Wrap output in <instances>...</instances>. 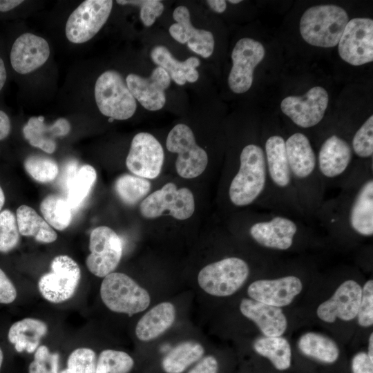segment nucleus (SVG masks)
I'll use <instances>...</instances> for the list:
<instances>
[{"label": "nucleus", "instance_id": "31", "mask_svg": "<svg viewBox=\"0 0 373 373\" xmlns=\"http://www.w3.org/2000/svg\"><path fill=\"white\" fill-rule=\"evenodd\" d=\"M300 351L307 356L326 363H333L338 358L336 343L327 336L315 332L302 335L298 341Z\"/></svg>", "mask_w": 373, "mask_h": 373}, {"label": "nucleus", "instance_id": "54", "mask_svg": "<svg viewBox=\"0 0 373 373\" xmlns=\"http://www.w3.org/2000/svg\"><path fill=\"white\" fill-rule=\"evenodd\" d=\"M3 358V352L0 348V369H1V365H2Z\"/></svg>", "mask_w": 373, "mask_h": 373}, {"label": "nucleus", "instance_id": "2", "mask_svg": "<svg viewBox=\"0 0 373 373\" xmlns=\"http://www.w3.org/2000/svg\"><path fill=\"white\" fill-rule=\"evenodd\" d=\"M239 167L229 186V198L236 207H247L256 202L267 185L265 152L257 144H249L242 150Z\"/></svg>", "mask_w": 373, "mask_h": 373}, {"label": "nucleus", "instance_id": "30", "mask_svg": "<svg viewBox=\"0 0 373 373\" xmlns=\"http://www.w3.org/2000/svg\"><path fill=\"white\" fill-rule=\"evenodd\" d=\"M16 218L21 235L33 237L41 243H51L57 240L55 230L32 207L21 205L17 209Z\"/></svg>", "mask_w": 373, "mask_h": 373}, {"label": "nucleus", "instance_id": "14", "mask_svg": "<svg viewBox=\"0 0 373 373\" xmlns=\"http://www.w3.org/2000/svg\"><path fill=\"white\" fill-rule=\"evenodd\" d=\"M262 44L251 38H242L236 44L232 53L233 65L228 77L230 89L235 93H243L251 86L254 70L265 57Z\"/></svg>", "mask_w": 373, "mask_h": 373}, {"label": "nucleus", "instance_id": "36", "mask_svg": "<svg viewBox=\"0 0 373 373\" xmlns=\"http://www.w3.org/2000/svg\"><path fill=\"white\" fill-rule=\"evenodd\" d=\"M151 182L145 178L124 174L115 182V190L120 200L128 205H134L150 191Z\"/></svg>", "mask_w": 373, "mask_h": 373}, {"label": "nucleus", "instance_id": "3", "mask_svg": "<svg viewBox=\"0 0 373 373\" xmlns=\"http://www.w3.org/2000/svg\"><path fill=\"white\" fill-rule=\"evenodd\" d=\"M346 11L333 5H318L309 8L300 21V32L308 44L318 47L336 46L349 21Z\"/></svg>", "mask_w": 373, "mask_h": 373}, {"label": "nucleus", "instance_id": "27", "mask_svg": "<svg viewBox=\"0 0 373 373\" xmlns=\"http://www.w3.org/2000/svg\"><path fill=\"white\" fill-rule=\"evenodd\" d=\"M153 61L164 69L177 84L182 86L186 82L193 83L198 79L199 73L196 68L200 66V60L191 57L183 61L176 59L164 46H155L151 52Z\"/></svg>", "mask_w": 373, "mask_h": 373}, {"label": "nucleus", "instance_id": "52", "mask_svg": "<svg viewBox=\"0 0 373 373\" xmlns=\"http://www.w3.org/2000/svg\"><path fill=\"white\" fill-rule=\"evenodd\" d=\"M370 359L373 360V334L371 333L369 337L368 353H367Z\"/></svg>", "mask_w": 373, "mask_h": 373}, {"label": "nucleus", "instance_id": "46", "mask_svg": "<svg viewBox=\"0 0 373 373\" xmlns=\"http://www.w3.org/2000/svg\"><path fill=\"white\" fill-rule=\"evenodd\" d=\"M352 373H373V360L365 352H358L352 361Z\"/></svg>", "mask_w": 373, "mask_h": 373}, {"label": "nucleus", "instance_id": "7", "mask_svg": "<svg viewBox=\"0 0 373 373\" xmlns=\"http://www.w3.org/2000/svg\"><path fill=\"white\" fill-rule=\"evenodd\" d=\"M249 274L248 264L237 257H229L203 267L198 274L200 287L209 294L227 296L237 291Z\"/></svg>", "mask_w": 373, "mask_h": 373}, {"label": "nucleus", "instance_id": "38", "mask_svg": "<svg viewBox=\"0 0 373 373\" xmlns=\"http://www.w3.org/2000/svg\"><path fill=\"white\" fill-rule=\"evenodd\" d=\"M26 172L36 181L47 183L53 181L58 175L57 162L48 157L30 155L24 162Z\"/></svg>", "mask_w": 373, "mask_h": 373}, {"label": "nucleus", "instance_id": "44", "mask_svg": "<svg viewBox=\"0 0 373 373\" xmlns=\"http://www.w3.org/2000/svg\"><path fill=\"white\" fill-rule=\"evenodd\" d=\"M358 323L364 327L373 324V281L367 280L362 288L361 298L357 313Z\"/></svg>", "mask_w": 373, "mask_h": 373}, {"label": "nucleus", "instance_id": "43", "mask_svg": "<svg viewBox=\"0 0 373 373\" xmlns=\"http://www.w3.org/2000/svg\"><path fill=\"white\" fill-rule=\"evenodd\" d=\"M117 3L140 7V19L146 27L152 26L164 10L163 3L158 0H117Z\"/></svg>", "mask_w": 373, "mask_h": 373}, {"label": "nucleus", "instance_id": "16", "mask_svg": "<svg viewBox=\"0 0 373 373\" xmlns=\"http://www.w3.org/2000/svg\"><path fill=\"white\" fill-rule=\"evenodd\" d=\"M329 97L321 86H314L303 96H288L283 99L280 108L297 126L310 128L323 118Z\"/></svg>", "mask_w": 373, "mask_h": 373}, {"label": "nucleus", "instance_id": "50", "mask_svg": "<svg viewBox=\"0 0 373 373\" xmlns=\"http://www.w3.org/2000/svg\"><path fill=\"white\" fill-rule=\"evenodd\" d=\"M23 1L20 0H0V11L7 12L23 3Z\"/></svg>", "mask_w": 373, "mask_h": 373}, {"label": "nucleus", "instance_id": "40", "mask_svg": "<svg viewBox=\"0 0 373 373\" xmlns=\"http://www.w3.org/2000/svg\"><path fill=\"white\" fill-rule=\"evenodd\" d=\"M96 363V354L93 350L79 347L71 352L67 367L59 373H95Z\"/></svg>", "mask_w": 373, "mask_h": 373}, {"label": "nucleus", "instance_id": "47", "mask_svg": "<svg viewBox=\"0 0 373 373\" xmlns=\"http://www.w3.org/2000/svg\"><path fill=\"white\" fill-rule=\"evenodd\" d=\"M218 363L213 356L200 358L187 373H218Z\"/></svg>", "mask_w": 373, "mask_h": 373}, {"label": "nucleus", "instance_id": "10", "mask_svg": "<svg viewBox=\"0 0 373 373\" xmlns=\"http://www.w3.org/2000/svg\"><path fill=\"white\" fill-rule=\"evenodd\" d=\"M195 210V201L192 192L188 188L178 189L173 182H168L141 202L140 211L146 218H155L166 211L177 220L190 218Z\"/></svg>", "mask_w": 373, "mask_h": 373}, {"label": "nucleus", "instance_id": "28", "mask_svg": "<svg viewBox=\"0 0 373 373\" xmlns=\"http://www.w3.org/2000/svg\"><path fill=\"white\" fill-rule=\"evenodd\" d=\"M175 318L173 305L169 302L161 303L141 318L136 325L135 334L142 341L154 339L167 330Z\"/></svg>", "mask_w": 373, "mask_h": 373}, {"label": "nucleus", "instance_id": "5", "mask_svg": "<svg viewBox=\"0 0 373 373\" xmlns=\"http://www.w3.org/2000/svg\"><path fill=\"white\" fill-rule=\"evenodd\" d=\"M100 296L110 310L129 316L145 310L151 301L146 289L128 275L119 272H112L104 278Z\"/></svg>", "mask_w": 373, "mask_h": 373}, {"label": "nucleus", "instance_id": "39", "mask_svg": "<svg viewBox=\"0 0 373 373\" xmlns=\"http://www.w3.org/2000/svg\"><path fill=\"white\" fill-rule=\"evenodd\" d=\"M20 240L17 218L8 209L0 212V252L7 253L15 249Z\"/></svg>", "mask_w": 373, "mask_h": 373}, {"label": "nucleus", "instance_id": "33", "mask_svg": "<svg viewBox=\"0 0 373 373\" xmlns=\"http://www.w3.org/2000/svg\"><path fill=\"white\" fill-rule=\"evenodd\" d=\"M254 350L268 358L278 370L288 369L291 363V350L287 340L281 336H265L254 343Z\"/></svg>", "mask_w": 373, "mask_h": 373}, {"label": "nucleus", "instance_id": "37", "mask_svg": "<svg viewBox=\"0 0 373 373\" xmlns=\"http://www.w3.org/2000/svg\"><path fill=\"white\" fill-rule=\"evenodd\" d=\"M134 365V361L122 351L105 350L96 363L95 373H128Z\"/></svg>", "mask_w": 373, "mask_h": 373}, {"label": "nucleus", "instance_id": "17", "mask_svg": "<svg viewBox=\"0 0 373 373\" xmlns=\"http://www.w3.org/2000/svg\"><path fill=\"white\" fill-rule=\"evenodd\" d=\"M300 226L295 220L284 214H274L253 223L251 237L265 248L285 251L294 243Z\"/></svg>", "mask_w": 373, "mask_h": 373}, {"label": "nucleus", "instance_id": "48", "mask_svg": "<svg viewBox=\"0 0 373 373\" xmlns=\"http://www.w3.org/2000/svg\"><path fill=\"white\" fill-rule=\"evenodd\" d=\"M10 131V122L8 116L0 111V140L5 139Z\"/></svg>", "mask_w": 373, "mask_h": 373}, {"label": "nucleus", "instance_id": "42", "mask_svg": "<svg viewBox=\"0 0 373 373\" xmlns=\"http://www.w3.org/2000/svg\"><path fill=\"white\" fill-rule=\"evenodd\" d=\"M59 354L51 353L46 345L39 346L34 361L28 367L29 373H58Z\"/></svg>", "mask_w": 373, "mask_h": 373}, {"label": "nucleus", "instance_id": "19", "mask_svg": "<svg viewBox=\"0 0 373 373\" xmlns=\"http://www.w3.org/2000/svg\"><path fill=\"white\" fill-rule=\"evenodd\" d=\"M362 287L353 280L343 282L332 297L317 309L318 318L326 323H334L337 318L349 321L356 317L361 298Z\"/></svg>", "mask_w": 373, "mask_h": 373}, {"label": "nucleus", "instance_id": "11", "mask_svg": "<svg viewBox=\"0 0 373 373\" xmlns=\"http://www.w3.org/2000/svg\"><path fill=\"white\" fill-rule=\"evenodd\" d=\"M113 7L111 0H86L69 16L66 35L69 41L82 44L92 39L106 22Z\"/></svg>", "mask_w": 373, "mask_h": 373}, {"label": "nucleus", "instance_id": "9", "mask_svg": "<svg viewBox=\"0 0 373 373\" xmlns=\"http://www.w3.org/2000/svg\"><path fill=\"white\" fill-rule=\"evenodd\" d=\"M81 279V269L70 256L59 255L50 263V271L42 275L38 289L46 300L61 303L75 293Z\"/></svg>", "mask_w": 373, "mask_h": 373}, {"label": "nucleus", "instance_id": "49", "mask_svg": "<svg viewBox=\"0 0 373 373\" xmlns=\"http://www.w3.org/2000/svg\"><path fill=\"white\" fill-rule=\"evenodd\" d=\"M207 3L209 7L218 13L223 12L227 8V3L224 0H209Z\"/></svg>", "mask_w": 373, "mask_h": 373}, {"label": "nucleus", "instance_id": "18", "mask_svg": "<svg viewBox=\"0 0 373 373\" xmlns=\"http://www.w3.org/2000/svg\"><path fill=\"white\" fill-rule=\"evenodd\" d=\"M126 83L134 98L144 108L155 111L165 104L164 90L171 84V77L164 69L157 66L147 78L133 73L128 75Z\"/></svg>", "mask_w": 373, "mask_h": 373}, {"label": "nucleus", "instance_id": "45", "mask_svg": "<svg viewBox=\"0 0 373 373\" xmlns=\"http://www.w3.org/2000/svg\"><path fill=\"white\" fill-rule=\"evenodd\" d=\"M16 298L17 290L15 285L0 268V303H11Z\"/></svg>", "mask_w": 373, "mask_h": 373}, {"label": "nucleus", "instance_id": "25", "mask_svg": "<svg viewBox=\"0 0 373 373\" xmlns=\"http://www.w3.org/2000/svg\"><path fill=\"white\" fill-rule=\"evenodd\" d=\"M240 309L265 336H280L286 331L287 321L280 307L245 298L240 303Z\"/></svg>", "mask_w": 373, "mask_h": 373}, {"label": "nucleus", "instance_id": "35", "mask_svg": "<svg viewBox=\"0 0 373 373\" xmlns=\"http://www.w3.org/2000/svg\"><path fill=\"white\" fill-rule=\"evenodd\" d=\"M40 210L44 220L55 229L62 231L71 222L72 209L61 195H47L41 202Z\"/></svg>", "mask_w": 373, "mask_h": 373}, {"label": "nucleus", "instance_id": "51", "mask_svg": "<svg viewBox=\"0 0 373 373\" xmlns=\"http://www.w3.org/2000/svg\"><path fill=\"white\" fill-rule=\"evenodd\" d=\"M7 78V73L5 64L2 59L0 57V90L3 87Z\"/></svg>", "mask_w": 373, "mask_h": 373}, {"label": "nucleus", "instance_id": "13", "mask_svg": "<svg viewBox=\"0 0 373 373\" xmlns=\"http://www.w3.org/2000/svg\"><path fill=\"white\" fill-rule=\"evenodd\" d=\"M338 50L343 60L353 66L373 61V20L354 18L350 20L338 41Z\"/></svg>", "mask_w": 373, "mask_h": 373}, {"label": "nucleus", "instance_id": "8", "mask_svg": "<svg viewBox=\"0 0 373 373\" xmlns=\"http://www.w3.org/2000/svg\"><path fill=\"white\" fill-rule=\"evenodd\" d=\"M166 146L169 151L178 155L175 169L180 177L194 178L205 170L208 164L207 153L196 144L192 130L186 124H178L170 131Z\"/></svg>", "mask_w": 373, "mask_h": 373}, {"label": "nucleus", "instance_id": "6", "mask_svg": "<svg viewBox=\"0 0 373 373\" xmlns=\"http://www.w3.org/2000/svg\"><path fill=\"white\" fill-rule=\"evenodd\" d=\"M95 98L99 111L113 119H127L136 111L135 99L126 81L114 70H106L99 76L95 86Z\"/></svg>", "mask_w": 373, "mask_h": 373}, {"label": "nucleus", "instance_id": "55", "mask_svg": "<svg viewBox=\"0 0 373 373\" xmlns=\"http://www.w3.org/2000/svg\"><path fill=\"white\" fill-rule=\"evenodd\" d=\"M241 0H229V2L233 4H237L240 2H241Z\"/></svg>", "mask_w": 373, "mask_h": 373}, {"label": "nucleus", "instance_id": "29", "mask_svg": "<svg viewBox=\"0 0 373 373\" xmlns=\"http://www.w3.org/2000/svg\"><path fill=\"white\" fill-rule=\"evenodd\" d=\"M48 326L42 321L26 318L17 321L10 327L8 338L15 345L17 352L31 354L38 348L40 340L47 334Z\"/></svg>", "mask_w": 373, "mask_h": 373}, {"label": "nucleus", "instance_id": "32", "mask_svg": "<svg viewBox=\"0 0 373 373\" xmlns=\"http://www.w3.org/2000/svg\"><path fill=\"white\" fill-rule=\"evenodd\" d=\"M204 352L202 345L197 342L181 343L164 356L162 369L166 373H183L202 358Z\"/></svg>", "mask_w": 373, "mask_h": 373}, {"label": "nucleus", "instance_id": "15", "mask_svg": "<svg viewBox=\"0 0 373 373\" xmlns=\"http://www.w3.org/2000/svg\"><path fill=\"white\" fill-rule=\"evenodd\" d=\"M164 159L163 148L158 140L149 133L141 132L132 140L126 165L136 176L154 179L161 172Z\"/></svg>", "mask_w": 373, "mask_h": 373}, {"label": "nucleus", "instance_id": "53", "mask_svg": "<svg viewBox=\"0 0 373 373\" xmlns=\"http://www.w3.org/2000/svg\"><path fill=\"white\" fill-rule=\"evenodd\" d=\"M4 202H5V195H4L3 189H1L0 186V211L4 205Z\"/></svg>", "mask_w": 373, "mask_h": 373}, {"label": "nucleus", "instance_id": "12", "mask_svg": "<svg viewBox=\"0 0 373 373\" xmlns=\"http://www.w3.org/2000/svg\"><path fill=\"white\" fill-rule=\"evenodd\" d=\"M90 254L86 260L88 270L97 277L113 272L122 255V243L119 236L110 227L93 229L89 239Z\"/></svg>", "mask_w": 373, "mask_h": 373}, {"label": "nucleus", "instance_id": "26", "mask_svg": "<svg viewBox=\"0 0 373 373\" xmlns=\"http://www.w3.org/2000/svg\"><path fill=\"white\" fill-rule=\"evenodd\" d=\"M44 121L41 116L30 117L23 128V136L32 146L52 153L57 147L55 138L70 132V123L65 118H59L50 125L45 124Z\"/></svg>", "mask_w": 373, "mask_h": 373}, {"label": "nucleus", "instance_id": "34", "mask_svg": "<svg viewBox=\"0 0 373 373\" xmlns=\"http://www.w3.org/2000/svg\"><path fill=\"white\" fill-rule=\"evenodd\" d=\"M97 179L94 167L85 164L79 167L66 186V200L72 210L78 209L88 197Z\"/></svg>", "mask_w": 373, "mask_h": 373}, {"label": "nucleus", "instance_id": "20", "mask_svg": "<svg viewBox=\"0 0 373 373\" xmlns=\"http://www.w3.org/2000/svg\"><path fill=\"white\" fill-rule=\"evenodd\" d=\"M303 289L300 278L287 276L272 280H258L247 289L250 298L258 302L281 307L289 305Z\"/></svg>", "mask_w": 373, "mask_h": 373}, {"label": "nucleus", "instance_id": "24", "mask_svg": "<svg viewBox=\"0 0 373 373\" xmlns=\"http://www.w3.org/2000/svg\"><path fill=\"white\" fill-rule=\"evenodd\" d=\"M347 225L356 233L373 235V180L369 175L359 184L347 210Z\"/></svg>", "mask_w": 373, "mask_h": 373}, {"label": "nucleus", "instance_id": "41", "mask_svg": "<svg viewBox=\"0 0 373 373\" xmlns=\"http://www.w3.org/2000/svg\"><path fill=\"white\" fill-rule=\"evenodd\" d=\"M352 149L361 158L372 157L373 154V115L361 125L354 134Z\"/></svg>", "mask_w": 373, "mask_h": 373}, {"label": "nucleus", "instance_id": "1", "mask_svg": "<svg viewBox=\"0 0 373 373\" xmlns=\"http://www.w3.org/2000/svg\"><path fill=\"white\" fill-rule=\"evenodd\" d=\"M286 152L294 187L303 210L318 208L322 192L317 159L309 138L295 133L285 140Z\"/></svg>", "mask_w": 373, "mask_h": 373}, {"label": "nucleus", "instance_id": "22", "mask_svg": "<svg viewBox=\"0 0 373 373\" xmlns=\"http://www.w3.org/2000/svg\"><path fill=\"white\" fill-rule=\"evenodd\" d=\"M50 47L46 39L32 33L20 35L10 52L13 69L19 74H27L41 67L48 60Z\"/></svg>", "mask_w": 373, "mask_h": 373}, {"label": "nucleus", "instance_id": "23", "mask_svg": "<svg viewBox=\"0 0 373 373\" xmlns=\"http://www.w3.org/2000/svg\"><path fill=\"white\" fill-rule=\"evenodd\" d=\"M317 166L321 179L336 180L348 171L352 159V149L343 138L332 135L321 144Z\"/></svg>", "mask_w": 373, "mask_h": 373}, {"label": "nucleus", "instance_id": "4", "mask_svg": "<svg viewBox=\"0 0 373 373\" xmlns=\"http://www.w3.org/2000/svg\"><path fill=\"white\" fill-rule=\"evenodd\" d=\"M267 174L265 195H273V200L303 211L289 170L285 140L278 135L267 138L265 144Z\"/></svg>", "mask_w": 373, "mask_h": 373}, {"label": "nucleus", "instance_id": "21", "mask_svg": "<svg viewBox=\"0 0 373 373\" xmlns=\"http://www.w3.org/2000/svg\"><path fill=\"white\" fill-rule=\"evenodd\" d=\"M175 23L169 28L171 36L180 44H186L188 48L204 58L209 57L214 49L213 34L208 30L197 29L193 26L190 12L185 6H178L173 12Z\"/></svg>", "mask_w": 373, "mask_h": 373}]
</instances>
